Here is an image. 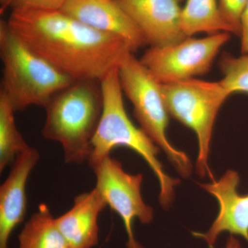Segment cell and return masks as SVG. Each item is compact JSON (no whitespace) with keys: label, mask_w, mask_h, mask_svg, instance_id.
Returning <instances> with one entry per match:
<instances>
[{"label":"cell","mask_w":248,"mask_h":248,"mask_svg":"<svg viewBox=\"0 0 248 248\" xmlns=\"http://www.w3.org/2000/svg\"><path fill=\"white\" fill-rule=\"evenodd\" d=\"M7 24L34 53L74 79L100 81L133 53L120 36L94 30L61 11L12 9Z\"/></svg>","instance_id":"6da1fadb"},{"label":"cell","mask_w":248,"mask_h":248,"mask_svg":"<svg viewBox=\"0 0 248 248\" xmlns=\"http://www.w3.org/2000/svg\"><path fill=\"white\" fill-rule=\"evenodd\" d=\"M103 109L100 121L92 141L90 166L110 155L118 146L133 150L144 160L157 179L159 185V202L168 210L174 200L175 187L180 180L171 177L159 161L161 149L141 128L135 126L129 118L123 99V91L119 78L118 68L113 70L100 81Z\"/></svg>","instance_id":"7a4b0ae2"},{"label":"cell","mask_w":248,"mask_h":248,"mask_svg":"<svg viewBox=\"0 0 248 248\" xmlns=\"http://www.w3.org/2000/svg\"><path fill=\"white\" fill-rule=\"evenodd\" d=\"M42 135L59 142L68 164L89 161L103 109L100 81L76 79L46 106Z\"/></svg>","instance_id":"3957f363"},{"label":"cell","mask_w":248,"mask_h":248,"mask_svg":"<svg viewBox=\"0 0 248 248\" xmlns=\"http://www.w3.org/2000/svg\"><path fill=\"white\" fill-rule=\"evenodd\" d=\"M0 57L3 64L0 93L16 112L32 106L45 108L57 93L76 80L34 53L4 20L0 22Z\"/></svg>","instance_id":"277c9868"},{"label":"cell","mask_w":248,"mask_h":248,"mask_svg":"<svg viewBox=\"0 0 248 248\" xmlns=\"http://www.w3.org/2000/svg\"><path fill=\"white\" fill-rule=\"evenodd\" d=\"M169 115L190 128L197 136L198 155L196 172L215 180L209 166L210 144L215 121L230 94L220 81L192 79L161 84Z\"/></svg>","instance_id":"5b68a950"},{"label":"cell","mask_w":248,"mask_h":248,"mask_svg":"<svg viewBox=\"0 0 248 248\" xmlns=\"http://www.w3.org/2000/svg\"><path fill=\"white\" fill-rule=\"evenodd\" d=\"M118 74L122 91L133 104L134 115L140 128L164 152L182 177H190L192 166L188 156L172 146L168 139L170 115L161 84L133 53L124 59L119 67Z\"/></svg>","instance_id":"8992f818"},{"label":"cell","mask_w":248,"mask_h":248,"mask_svg":"<svg viewBox=\"0 0 248 248\" xmlns=\"http://www.w3.org/2000/svg\"><path fill=\"white\" fill-rule=\"evenodd\" d=\"M231 37L228 32L203 38L187 37L174 45L151 46L140 61L161 84L192 79L210 71L220 50Z\"/></svg>","instance_id":"52a82bcc"},{"label":"cell","mask_w":248,"mask_h":248,"mask_svg":"<svg viewBox=\"0 0 248 248\" xmlns=\"http://www.w3.org/2000/svg\"><path fill=\"white\" fill-rule=\"evenodd\" d=\"M90 166L95 174L96 188L123 221L128 236L127 248H143L135 239L133 221L137 218L149 224L154 219V210L142 197L143 174L125 172L122 163L110 155Z\"/></svg>","instance_id":"ba28073f"},{"label":"cell","mask_w":248,"mask_h":248,"mask_svg":"<svg viewBox=\"0 0 248 248\" xmlns=\"http://www.w3.org/2000/svg\"><path fill=\"white\" fill-rule=\"evenodd\" d=\"M239 173L228 170L218 181L199 184L216 199L219 206L218 215L206 232H192L210 248H215L218 236L223 232L241 236L248 242V194L239 193Z\"/></svg>","instance_id":"9c48e42d"},{"label":"cell","mask_w":248,"mask_h":248,"mask_svg":"<svg viewBox=\"0 0 248 248\" xmlns=\"http://www.w3.org/2000/svg\"><path fill=\"white\" fill-rule=\"evenodd\" d=\"M141 32L147 45H174L187 37L181 27L180 0H116Z\"/></svg>","instance_id":"30bf717a"},{"label":"cell","mask_w":248,"mask_h":248,"mask_svg":"<svg viewBox=\"0 0 248 248\" xmlns=\"http://www.w3.org/2000/svg\"><path fill=\"white\" fill-rule=\"evenodd\" d=\"M60 11L94 30L120 36L133 53L147 45L141 32L116 0H68Z\"/></svg>","instance_id":"8fae6325"},{"label":"cell","mask_w":248,"mask_h":248,"mask_svg":"<svg viewBox=\"0 0 248 248\" xmlns=\"http://www.w3.org/2000/svg\"><path fill=\"white\" fill-rule=\"evenodd\" d=\"M39 159L38 151L31 147L18 155L0 187V248H9L11 233L24 221L27 213V181Z\"/></svg>","instance_id":"7c38bea8"},{"label":"cell","mask_w":248,"mask_h":248,"mask_svg":"<svg viewBox=\"0 0 248 248\" xmlns=\"http://www.w3.org/2000/svg\"><path fill=\"white\" fill-rule=\"evenodd\" d=\"M108 204L96 187L80 194L73 207L56 218L57 224L71 248H93L99 243L98 218Z\"/></svg>","instance_id":"4fadbf2b"},{"label":"cell","mask_w":248,"mask_h":248,"mask_svg":"<svg viewBox=\"0 0 248 248\" xmlns=\"http://www.w3.org/2000/svg\"><path fill=\"white\" fill-rule=\"evenodd\" d=\"M18 241V248H71L45 203L25 223Z\"/></svg>","instance_id":"5bb4252c"},{"label":"cell","mask_w":248,"mask_h":248,"mask_svg":"<svg viewBox=\"0 0 248 248\" xmlns=\"http://www.w3.org/2000/svg\"><path fill=\"white\" fill-rule=\"evenodd\" d=\"M181 27L187 37L200 32L232 33L222 16L218 0H187L181 14Z\"/></svg>","instance_id":"9a60e30c"},{"label":"cell","mask_w":248,"mask_h":248,"mask_svg":"<svg viewBox=\"0 0 248 248\" xmlns=\"http://www.w3.org/2000/svg\"><path fill=\"white\" fill-rule=\"evenodd\" d=\"M15 111L9 99L0 93V172L13 164L18 155L30 148L19 133Z\"/></svg>","instance_id":"2e32d148"},{"label":"cell","mask_w":248,"mask_h":248,"mask_svg":"<svg viewBox=\"0 0 248 248\" xmlns=\"http://www.w3.org/2000/svg\"><path fill=\"white\" fill-rule=\"evenodd\" d=\"M218 65L223 74L219 81L230 95L235 93L248 95V55L242 54L234 58L230 54H223Z\"/></svg>","instance_id":"e0dca14e"},{"label":"cell","mask_w":248,"mask_h":248,"mask_svg":"<svg viewBox=\"0 0 248 248\" xmlns=\"http://www.w3.org/2000/svg\"><path fill=\"white\" fill-rule=\"evenodd\" d=\"M248 0H218L223 19L231 27L232 33L241 35V17Z\"/></svg>","instance_id":"ac0fdd59"},{"label":"cell","mask_w":248,"mask_h":248,"mask_svg":"<svg viewBox=\"0 0 248 248\" xmlns=\"http://www.w3.org/2000/svg\"><path fill=\"white\" fill-rule=\"evenodd\" d=\"M68 0H13L11 9H31L60 11Z\"/></svg>","instance_id":"d6986e66"},{"label":"cell","mask_w":248,"mask_h":248,"mask_svg":"<svg viewBox=\"0 0 248 248\" xmlns=\"http://www.w3.org/2000/svg\"><path fill=\"white\" fill-rule=\"evenodd\" d=\"M241 53L248 55V1L241 17Z\"/></svg>","instance_id":"ffe728a7"},{"label":"cell","mask_w":248,"mask_h":248,"mask_svg":"<svg viewBox=\"0 0 248 248\" xmlns=\"http://www.w3.org/2000/svg\"><path fill=\"white\" fill-rule=\"evenodd\" d=\"M224 248H241V245L239 240L235 238L234 235H231L227 240Z\"/></svg>","instance_id":"44dd1931"},{"label":"cell","mask_w":248,"mask_h":248,"mask_svg":"<svg viewBox=\"0 0 248 248\" xmlns=\"http://www.w3.org/2000/svg\"><path fill=\"white\" fill-rule=\"evenodd\" d=\"M13 0H0V11L1 14L4 13L8 8L11 7Z\"/></svg>","instance_id":"7402d4cb"}]
</instances>
